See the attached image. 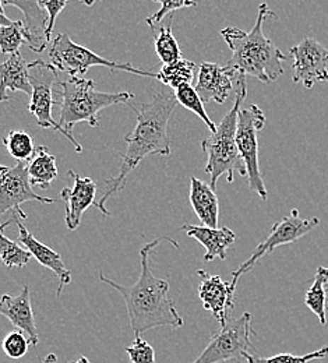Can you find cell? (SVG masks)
Masks as SVG:
<instances>
[{
    "mask_svg": "<svg viewBox=\"0 0 328 363\" xmlns=\"http://www.w3.org/2000/svg\"><path fill=\"white\" fill-rule=\"evenodd\" d=\"M178 105L175 94L158 92L149 102L140 105V109L128 104L137 115V125L130 135L125 137L128 144L126 152L122 154V165L119 174L105 181L106 190L95 207L105 217H111L106 210V201L125 189L129 175L140 165L142 160L151 154L168 157L171 155V140L168 135L169 119Z\"/></svg>",
    "mask_w": 328,
    "mask_h": 363,
    "instance_id": "6da1fadb",
    "label": "cell"
},
{
    "mask_svg": "<svg viewBox=\"0 0 328 363\" xmlns=\"http://www.w3.org/2000/svg\"><path fill=\"white\" fill-rule=\"evenodd\" d=\"M165 238L155 239L147 243L140 250V277L136 284L130 286L120 285L108 278L102 269H99V279L116 289L128 308L129 321L135 337L158 327H183V318L176 311L175 302L169 296V282L154 275L149 266V255Z\"/></svg>",
    "mask_w": 328,
    "mask_h": 363,
    "instance_id": "7a4b0ae2",
    "label": "cell"
},
{
    "mask_svg": "<svg viewBox=\"0 0 328 363\" xmlns=\"http://www.w3.org/2000/svg\"><path fill=\"white\" fill-rule=\"evenodd\" d=\"M267 17H276V13L268 9L267 3H261L254 27L249 33L236 27H227L221 31L222 38L232 50L230 66L266 84L281 77L283 60L286 59L276 44L263 33V24Z\"/></svg>",
    "mask_w": 328,
    "mask_h": 363,
    "instance_id": "3957f363",
    "label": "cell"
},
{
    "mask_svg": "<svg viewBox=\"0 0 328 363\" xmlns=\"http://www.w3.org/2000/svg\"><path fill=\"white\" fill-rule=\"evenodd\" d=\"M135 98L132 92H101L95 89L93 80L70 77L60 83V113L59 125L63 130L72 133L73 128L86 122L96 128L98 113L112 105L126 104Z\"/></svg>",
    "mask_w": 328,
    "mask_h": 363,
    "instance_id": "277c9868",
    "label": "cell"
},
{
    "mask_svg": "<svg viewBox=\"0 0 328 363\" xmlns=\"http://www.w3.org/2000/svg\"><path fill=\"white\" fill-rule=\"evenodd\" d=\"M247 95V90L240 91L234 95V106L224 116L217 130L211 136L203 140L201 147L207 154L205 172L210 175V186L215 190L218 179L227 177L228 183H234V174L246 177V167L239 155L236 145L237 115L240 106Z\"/></svg>",
    "mask_w": 328,
    "mask_h": 363,
    "instance_id": "5b68a950",
    "label": "cell"
},
{
    "mask_svg": "<svg viewBox=\"0 0 328 363\" xmlns=\"http://www.w3.org/2000/svg\"><path fill=\"white\" fill-rule=\"evenodd\" d=\"M49 63L57 70L70 74L72 77L84 76L90 67L94 66H103L113 70H123L129 72L142 77H152L157 79V73L144 72L136 69L129 63H119L113 60H108L102 56H98L93 50L87 49L86 46L76 44L67 34H57L52 38V44L47 50Z\"/></svg>",
    "mask_w": 328,
    "mask_h": 363,
    "instance_id": "8992f818",
    "label": "cell"
},
{
    "mask_svg": "<svg viewBox=\"0 0 328 363\" xmlns=\"http://www.w3.org/2000/svg\"><path fill=\"white\" fill-rule=\"evenodd\" d=\"M251 313L244 312L240 318H230L221 330L210 338L208 345L193 363H222L243 359L247 354H256L251 342Z\"/></svg>",
    "mask_w": 328,
    "mask_h": 363,
    "instance_id": "52a82bcc",
    "label": "cell"
},
{
    "mask_svg": "<svg viewBox=\"0 0 328 363\" xmlns=\"http://www.w3.org/2000/svg\"><path fill=\"white\" fill-rule=\"evenodd\" d=\"M266 126V115L257 105L240 109L237 115L236 145L239 155L246 167V177L250 190L257 193L261 200H267V189L261 177L259 162V138L257 135Z\"/></svg>",
    "mask_w": 328,
    "mask_h": 363,
    "instance_id": "ba28073f",
    "label": "cell"
},
{
    "mask_svg": "<svg viewBox=\"0 0 328 363\" xmlns=\"http://www.w3.org/2000/svg\"><path fill=\"white\" fill-rule=\"evenodd\" d=\"M57 79V70L41 59L30 62V82L33 86V95L28 105L30 113L35 118L37 125L43 129H53L66 137L76 148L77 152H83L81 144L74 138L73 133L63 130L53 119V83Z\"/></svg>",
    "mask_w": 328,
    "mask_h": 363,
    "instance_id": "9c48e42d",
    "label": "cell"
},
{
    "mask_svg": "<svg viewBox=\"0 0 328 363\" xmlns=\"http://www.w3.org/2000/svg\"><path fill=\"white\" fill-rule=\"evenodd\" d=\"M319 225H320L319 218H316V217L302 218L299 216V211L296 208H293L289 216L283 217L281 221L274 224L270 235L254 249L251 256L237 270L232 272L231 286L236 291V285H237L239 278L243 274L251 272L253 267L259 263V260L263 259L266 255L273 253L277 247L283 246V245L295 243L296 240H299L300 238H303L305 235H307L309 232H312L313 229H316Z\"/></svg>",
    "mask_w": 328,
    "mask_h": 363,
    "instance_id": "30bf717a",
    "label": "cell"
},
{
    "mask_svg": "<svg viewBox=\"0 0 328 363\" xmlns=\"http://www.w3.org/2000/svg\"><path fill=\"white\" fill-rule=\"evenodd\" d=\"M27 201H38L43 204L55 203L53 199L34 193L26 161H18L13 168L0 165V217L14 210L20 218L27 220V214L20 207Z\"/></svg>",
    "mask_w": 328,
    "mask_h": 363,
    "instance_id": "8fae6325",
    "label": "cell"
},
{
    "mask_svg": "<svg viewBox=\"0 0 328 363\" xmlns=\"http://www.w3.org/2000/svg\"><path fill=\"white\" fill-rule=\"evenodd\" d=\"M204 104L211 101L224 104L231 94L247 90L246 74L232 66L203 62L198 69V79L194 87Z\"/></svg>",
    "mask_w": 328,
    "mask_h": 363,
    "instance_id": "7c38bea8",
    "label": "cell"
},
{
    "mask_svg": "<svg viewBox=\"0 0 328 363\" xmlns=\"http://www.w3.org/2000/svg\"><path fill=\"white\" fill-rule=\"evenodd\" d=\"M293 57L292 82L306 89L328 82V49L315 38H305L289 49Z\"/></svg>",
    "mask_w": 328,
    "mask_h": 363,
    "instance_id": "4fadbf2b",
    "label": "cell"
},
{
    "mask_svg": "<svg viewBox=\"0 0 328 363\" xmlns=\"http://www.w3.org/2000/svg\"><path fill=\"white\" fill-rule=\"evenodd\" d=\"M200 277L198 298L203 308L208 311L221 327L230 320V312L234 311V289L231 282H225L220 275H211L204 270L197 272Z\"/></svg>",
    "mask_w": 328,
    "mask_h": 363,
    "instance_id": "5bb4252c",
    "label": "cell"
},
{
    "mask_svg": "<svg viewBox=\"0 0 328 363\" xmlns=\"http://www.w3.org/2000/svg\"><path fill=\"white\" fill-rule=\"evenodd\" d=\"M73 178V187H64L60 191V197L64 201L66 227L76 230L81 225L83 214L95 206L96 183L91 178H83L74 171L69 172Z\"/></svg>",
    "mask_w": 328,
    "mask_h": 363,
    "instance_id": "9a60e30c",
    "label": "cell"
},
{
    "mask_svg": "<svg viewBox=\"0 0 328 363\" xmlns=\"http://www.w3.org/2000/svg\"><path fill=\"white\" fill-rule=\"evenodd\" d=\"M0 315L9 318L14 327L28 335L31 345L37 347L40 342L34 311L31 306L30 286L24 285L18 295L0 296Z\"/></svg>",
    "mask_w": 328,
    "mask_h": 363,
    "instance_id": "2e32d148",
    "label": "cell"
},
{
    "mask_svg": "<svg viewBox=\"0 0 328 363\" xmlns=\"http://www.w3.org/2000/svg\"><path fill=\"white\" fill-rule=\"evenodd\" d=\"M16 224L18 228V242L23 245V247H26L41 266L47 267L57 277L59 285H57L56 296H60L63 289L72 282L70 270L64 266V263L57 252L47 247V245H44L37 238H34L31 235V232L24 227L18 220H16Z\"/></svg>",
    "mask_w": 328,
    "mask_h": 363,
    "instance_id": "e0dca14e",
    "label": "cell"
},
{
    "mask_svg": "<svg viewBox=\"0 0 328 363\" xmlns=\"http://www.w3.org/2000/svg\"><path fill=\"white\" fill-rule=\"evenodd\" d=\"M182 229L186 232L188 238L196 239L200 245L204 246L205 255L203 260L205 263H211L215 259L227 260L228 249L236 240V233L228 227L210 228L185 224Z\"/></svg>",
    "mask_w": 328,
    "mask_h": 363,
    "instance_id": "ac0fdd59",
    "label": "cell"
},
{
    "mask_svg": "<svg viewBox=\"0 0 328 363\" xmlns=\"http://www.w3.org/2000/svg\"><path fill=\"white\" fill-rule=\"evenodd\" d=\"M4 6H16L21 10L24 16V27H26V45L33 52H43L47 48V40L45 37L47 31V17L44 10L40 7L38 0H0Z\"/></svg>",
    "mask_w": 328,
    "mask_h": 363,
    "instance_id": "d6986e66",
    "label": "cell"
},
{
    "mask_svg": "<svg viewBox=\"0 0 328 363\" xmlns=\"http://www.w3.org/2000/svg\"><path fill=\"white\" fill-rule=\"evenodd\" d=\"M23 91L33 95V86L30 82V63L24 60L20 52L10 55L0 65V102L10 98V92Z\"/></svg>",
    "mask_w": 328,
    "mask_h": 363,
    "instance_id": "ffe728a7",
    "label": "cell"
},
{
    "mask_svg": "<svg viewBox=\"0 0 328 363\" xmlns=\"http://www.w3.org/2000/svg\"><path fill=\"white\" fill-rule=\"evenodd\" d=\"M190 204L204 227L218 228L220 203L215 190L205 182L191 178Z\"/></svg>",
    "mask_w": 328,
    "mask_h": 363,
    "instance_id": "44dd1931",
    "label": "cell"
},
{
    "mask_svg": "<svg viewBox=\"0 0 328 363\" xmlns=\"http://www.w3.org/2000/svg\"><path fill=\"white\" fill-rule=\"evenodd\" d=\"M28 178L31 186H38L41 189L50 187L52 182L57 178V165L55 155L47 152V147H37L35 155L27 162Z\"/></svg>",
    "mask_w": 328,
    "mask_h": 363,
    "instance_id": "7402d4cb",
    "label": "cell"
},
{
    "mask_svg": "<svg viewBox=\"0 0 328 363\" xmlns=\"http://www.w3.org/2000/svg\"><path fill=\"white\" fill-rule=\"evenodd\" d=\"M328 267H317L315 279L305 295V305L317 316L322 324L327 323Z\"/></svg>",
    "mask_w": 328,
    "mask_h": 363,
    "instance_id": "603a6c76",
    "label": "cell"
},
{
    "mask_svg": "<svg viewBox=\"0 0 328 363\" xmlns=\"http://www.w3.org/2000/svg\"><path fill=\"white\" fill-rule=\"evenodd\" d=\"M151 30L154 31L155 53L158 55V57L164 65H169L182 59L181 46L172 34V16L169 17V21L166 26L152 27Z\"/></svg>",
    "mask_w": 328,
    "mask_h": 363,
    "instance_id": "cb8c5ba5",
    "label": "cell"
},
{
    "mask_svg": "<svg viewBox=\"0 0 328 363\" xmlns=\"http://www.w3.org/2000/svg\"><path fill=\"white\" fill-rule=\"evenodd\" d=\"M196 67L197 66L194 62H190L188 59H179L174 63L164 65L157 73V80L174 90H178L179 87L191 83Z\"/></svg>",
    "mask_w": 328,
    "mask_h": 363,
    "instance_id": "d4e9b609",
    "label": "cell"
},
{
    "mask_svg": "<svg viewBox=\"0 0 328 363\" xmlns=\"http://www.w3.org/2000/svg\"><path fill=\"white\" fill-rule=\"evenodd\" d=\"M3 144L7 148L9 154L17 161L28 162L35 155V151H37L33 137L20 130L9 132V135L3 138Z\"/></svg>",
    "mask_w": 328,
    "mask_h": 363,
    "instance_id": "484cf974",
    "label": "cell"
},
{
    "mask_svg": "<svg viewBox=\"0 0 328 363\" xmlns=\"http://www.w3.org/2000/svg\"><path fill=\"white\" fill-rule=\"evenodd\" d=\"M175 98L182 106H185L186 109L196 113L205 123V126L211 130V133H214L217 130V125L210 119L208 113L205 112L204 102L198 96L197 91L194 90L190 84H185V86L179 87L178 90H175Z\"/></svg>",
    "mask_w": 328,
    "mask_h": 363,
    "instance_id": "4316f807",
    "label": "cell"
},
{
    "mask_svg": "<svg viewBox=\"0 0 328 363\" xmlns=\"http://www.w3.org/2000/svg\"><path fill=\"white\" fill-rule=\"evenodd\" d=\"M31 257V253L26 247H21L0 232V260L6 267L23 269L28 264Z\"/></svg>",
    "mask_w": 328,
    "mask_h": 363,
    "instance_id": "83f0119b",
    "label": "cell"
},
{
    "mask_svg": "<svg viewBox=\"0 0 328 363\" xmlns=\"http://www.w3.org/2000/svg\"><path fill=\"white\" fill-rule=\"evenodd\" d=\"M21 45H26L24 21H13L10 26H0V52L3 55L17 53Z\"/></svg>",
    "mask_w": 328,
    "mask_h": 363,
    "instance_id": "f1b7e54d",
    "label": "cell"
},
{
    "mask_svg": "<svg viewBox=\"0 0 328 363\" xmlns=\"http://www.w3.org/2000/svg\"><path fill=\"white\" fill-rule=\"evenodd\" d=\"M30 344V340L23 334V331H11L3 340L1 348L9 358L20 359L28 352Z\"/></svg>",
    "mask_w": 328,
    "mask_h": 363,
    "instance_id": "f546056e",
    "label": "cell"
},
{
    "mask_svg": "<svg viewBox=\"0 0 328 363\" xmlns=\"http://www.w3.org/2000/svg\"><path fill=\"white\" fill-rule=\"evenodd\" d=\"M247 363H307L312 361H320L324 359L317 351L302 355V357H296L293 354H278L270 358H261L257 354H247L243 358Z\"/></svg>",
    "mask_w": 328,
    "mask_h": 363,
    "instance_id": "4dcf8cb0",
    "label": "cell"
},
{
    "mask_svg": "<svg viewBox=\"0 0 328 363\" xmlns=\"http://www.w3.org/2000/svg\"><path fill=\"white\" fill-rule=\"evenodd\" d=\"M154 1H158L161 4V9L145 20V23L151 28L159 26L165 17H171L176 10L197 6V3L194 0H154Z\"/></svg>",
    "mask_w": 328,
    "mask_h": 363,
    "instance_id": "1f68e13d",
    "label": "cell"
},
{
    "mask_svg": "<svg viewBox=\"0 0 328 363\" xmlns=\"http://www.w3.org/2000/svg\"><path fill=\"white\" fill-rule=\"evenodd\" d=\"M130 363H155L154 348L140 337H135L130 347L126 348Z\"/></svg>",
    "mask_w": 328,
    "mask_h": 363,
    "instance_id": "d6a6232c",
    "label": "cell"
},
{
    "mask_svg": "<svg viewBox=\"0 0 328 363\" xmlns=\"http://www.w3.org/2000/svg\"><path fill=\"white\" fill-rule=\"evenodd\" d=\"M67 1L69 0H38L40 7L47 13V31H45L47 43L52 41V33H53L56 18L67 6Z\"/></svg>",
    "mask_w": 328,
    "mask_h": 363,
    "instance_id": "836d02e7",
    "label": "cell"
},
{
    "mask_svg": "<svg viewBox=\"0 0 328 363\" xmlns=\"http://www.w3.org/2000/svg\"><path fill=\"white\" fill-rule=\"evenodd\" d=\"M57 362V357L55 354H47L45 359H43L40 363H56Z\"/></svg>",
    "mask_w": 328,
    "mask_h": 363,
    "instance_id": "e575fe53",
    "label": "cell"
},
{
    "mask_svg": "<svg viewBox=\"0 0 328 363\" xmlns=\"http://www.w3.org/2000/svg\"><path fill=\"white\" fill-rule=\"evenodd\" d=\"M16 217H17V216H13V217H11V218H10V220H7V221H6V223H3V224H0V232H3V229H4V228L9 227V225H10V224H11V223H16Z\"/></svg>",
    "mask_w": 328,
    "mask_h": 363,
    "instance_id": "d590c367",
    "label": "cell"
},
{
    "mask_svg": "<svg viewBox=\"0 0 328 363\" xmlns=\"http://www.w3.org/2000/svg\"><path fill=\"white\" fill-rule=\"evenodd\" d=\"M13 21H10L3 13H0V26H10Z\"/></svg>",
    "mask_w": 328,
    "mask_h": 363,
    "instance_id": "8d00e7d4",
    "label": "cell"
},
{
    "mask_svg": "<svg viewBox=\"0 0 328 363\" xmlns=\"http://www.w3.org/2000/svg\"><path fill=\"white\" fill-rule=\"evenodd\" d=\"M317 352H319L323 358H326V357H328V345L327 347H323V348H322V350H319Z\"/></svg>",
    "mask_w": 328,
    "mask_h": 363,
    "instance_id": "74e56055",
    "label": "cell"
},
{
    "mask_svg": "<svg viewBox=\"0 0 328 363\" xmlns=\"http://www.w3.org/2000/svg\"><path fill=\"white\" fill-rule=\"evenodd\" d=\"M80 1H83L86 6L91 7V6H94V3L96 1V0H80ZM101 1H102V0H101Z\"/></svg>",
    "mask_w": 328,
    "mask_h": 363,
    "instance_id": "f35d334b",
    "label": "cell"
},
{
    "mask_svg": "<svg viewBox=\"0 0 328 363\" xmlns=\"http://www.w3.org/2000/svg\"><path fill=\"white\" fill-rule=\"evenodd\" d=\"M72 363H91L86 357H81L79 361H76V362H72Z\"/></svg>",
    "mask_w": 328,
    "mask_h": 363,
    "instance_id": "ab89813d",
    "label": "cell"
},
{
    "mask_svg": "<svg viewBox=\"0 0 328 363\" xmlns=\"http://www.w3.org/2000/svg\"><path fill=\"white\" fill-rule=\"evenodd\" d=\"M0 13H3V14H4V7H3V4H1V1H0Z\"/></svg>",
    "mask_w": 328,
    "mask_h": 363,
    "instance_id": "60d3db41",
    "label": "cell"
},
{
    "mask_svg": "<svg viewBox=\"0 0 328 363\" xmlns=\"http://www.w3.org/2000/svg\"><path fill=\"white\" fill-rule=\"evenodd\" d=\"M327 291H328V286H327ZM327 311H328V308H327Z\"/></svg>",
    "mask_w": 328,
    "mask_h": 363,
    "instance_id": "b9f144b4",
    "label": "cell"
}]
</instances>
